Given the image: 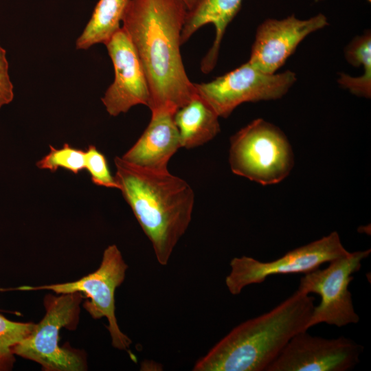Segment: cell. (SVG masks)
Returning a JSON list of instances; mask_svg holds the SVG:
<instances>
[{"instance_id": "6da1fadb", "label": "cell", "mask_w": 371, "mask_h": 371, "mask_svg": "<svg viewBox=\"0 0 371 371\" xmlns=\"http://www.w3.org/2000/svg\"><path fill=\"white\" fill-rule=\"evenodd\" d=\"M187 11L181 0H131L122 19L146 77L151 111L175 113L197 95L180 51Z\"/></svg>"}, {"instance_id": "7a4b0ae2", "label": "cell", "mask_w": 371, "mask_h": 371, "mask_svg": "<svg viewBox=\"0 0 371 371\" xmlns=\"http://www.w3.org/2000/svg\"><path fill=\"white\" fill-rule=\"evenodd\" d=\"M114 163L118 189L150 241L158 262L166 265L192 219V188L168 170L144 169L120 157Z\"/></svg>"}, {"instance_id": "3957f363", "label": "cell", "mask_w": 371, "mask_h": 371, "mask_svg": "<svg viewBox=\"0 0 371 371\" xmlns=\"http://www.w3.org/2000/svg\"><path fill=\"white\" fill-rule=\"evenodd\" d=\"M315 300L297 289L269 312L234 328L192 370L265 371L295 335L308 330Z\"/></svg>"}, {"instance_id": "277c9868", "label": "cell", "mask_w": 371, "mask_h": 371, "mask_svg": "<svg viewBox=\"0 0 371 371\" xmlns=\"http://www.w3.org/2000/svg\"><path fill=\"white\" fill-rule=\"evenodd\" d=\"M80 292L45 295V313L32 332L13 348L16 356L33 361L45 371H83L87 368L84 350L59 345L60 331L75 330L80 320Z\"/></svg>"}, {"instance_id": "5b68a950", "label": "cell", "mask_w": 371, "mask_h": 371, "mask_svg": "<svg viewBox=\"0 0 371 371\" xmlns=\"http://www.w3.org/2000/svg\"><path fill=\"white\" fill-rule=\"evenodd\" d=\"M229 162L235 175L267 186L278 183L289 175L294 157L284 133L258 118L230 138Z\"/></svg>"}, {"instance_id": "8992f818", "label": "cell", "mask_w": 371, "mask_h": 371, "mask_svg": "<svg viewBox=\"0 0 371 371\" xmlns=\"http://www.w3.org/2000/svg\"><path fill=\"white\" fill-rule=\"evenodd\" d=\"M127 269L128 265L118 247L115 245H111L104 249L99 267L79 280L41 286H21L5 290H47L56 294L80 292L87 297L82 306L93 319L106 318V328L110 333L113 347L126 350L132 341L121 331L117 322L115 292L124 282Z\"/></svg>"}, {"instance_id": "52a82bcc", "label": "cell", "mask_w": 371, "mask_h": 371, "mask_svg": "<svg viewBox=\"0 0 371 371\" xmlns=\"http://www.w3.org/2000/svg\"><path fill=\"white\" fill-rule=\"evenodd\" d=\"M370 252V249L350 252L329 262L327 267L317 268L300 278L297 290L321 297L319 304L313 309L308 329L323 322L342 327L359 322L348 286L354 278L352 275L360 270L361 261Z\"/></svg>"}, {"instance_id": "ba28073f", "label": "cell", "mask_w": 371, "mask_h": 371, "mask_svg": "<svg viewBox=\"0 0 371 371\" xmlns=\"http://www.w3.org/2000/svg\"><path fill=\"white\" fill-rule=\"evenodd\" d=\"M296 80L295 73L290 70L267 74L247 61L210 82L194 85L197 94L225 118L243 103L282 98Z\"/></svg>"}, {"instance_id": "9c48e42d", "label": "cell", "mask_w": 371, "mask_h": 371, "mask_svg": "<svg viewBox=\"0 0 371 371\" xmlns=\"http://www.w3.org/2000/svg\"><path fill=\"white\" fill-rule=\"evenodd\" d=\"M337 232L288 251L283 256L270 262H261L243 256L230 262L231 271L225 284L232 295L240 293L247 286L263 282L270 276L306 273L322 264L348 255Z\"/></svg>"}, {"instance_id": "30bf717a", "label": "cell", "mask_w": 371, "mask_h": 371, "mask_svg": "<svg viewBox=\"0 0 371 371\" xmlns=\"http://www.w3.org/2000/svg\"><path fill=\"white\" fill-rule=\"evenodd\" d=\"M363 346L344 336L326 339L307 330L295 335L265 371H348Z\"/></svg>"}, {"instance_id": "8fae6325", "label": "cell", "mask_w": 371, "mask_h": 371, "mask_svg": "<svg viewBox=\"0 0 371 371\" xmlns=\"http://www.w3.org/2000/svg\"><path fill=\"white\" fill-rule=\"evenodd\" d=\"M114 69V80L102 102L107 113L117 116L133 106L148 107L150 91L138 55L126 33L121 27L104 43Z\"/></svg>"}, {"instance_id": "7c38bea8", "label": "cell", "mask_w": 371, "mask_h": 371, "mask_svg": "<svg viewBox=\"0 0 371 371\" xmlns=\"http://www.w3.org/2000/svg\"><path fill=\"white\" fill-rule=\"evenodd\" d=\"M327 25V18L322 13L306 19L295 14L267 19L257 28L248 61L265 73L275 74L307 36Z\"/></svg>"}, {"instance_id": "4fadbf2b", "label": "cell", "mask_w": 371, "mask_h": 371, "mask_svg": "<svg viewBox=\"0 0 371 371\" xmlns=\"http://www.w3.org/2000/svg\"><path fill=\"white\" fill-rule=\"evenodd\" d=\"M175 113L168 110L151 111L150 121L134 145L121 157L144 169L167 171L168 164L181 148L174 120Z\"/></svg>"}, {"instance_id": "5bb4252c", "label": "cell", "mask_w": 371, "mask_h": 371, "mask_svg": "<svg viewBox=\"0 0 371 371\" xmlns=\"http://www.w3.org/2000/svg\"><path fill=\"white\" fill-rule=\"evenodd\" d=\"M243 0H198L187 11L181 31V44L185 43L199 28L212 23L216 30L213 45L201 63L203 73L210 72L217 62L221 43L228 25L240 10Z\"/></svg>"}, {"instance_id": "9a60e30c", "label": "cell", "mask_w": 371, "mask_h": 371, "mask_svg": "<svg viewBox=\"0 0 371 371\" xmlns=\"http://www.w3.org/2000/svg\"><path fill=\"white\" fill-rule=\"evenodd\" d=\"M219 116L198 94L177 110L174 120L181 148L190 149L203 145L220 132Z\"/></svg>"}, {"instance_id": "2e32d148", "label": "cell", "mask_w": 371, "mask_h": 371, "mask_svg": "<svg viewBox=\"0 0 371 371\" xmlns=\"http://www.w3.org/2000/svg\"><path fill=\"white\" fill-rule=\"evenodd\" d=\"M131 0H99L93 14L76 41L77 49H87L104 44L121 29L122 21Z\"/></svg>"}, {"instance_id": "e0dca14e", "label": "cell", "mask_w": 371, "mask_h": 371, "mask_svg": "<svg viewBox=\"0 0 371 371\" xmlns=\"http://www.w3.org/2000/svg\"><path fill=\"white\" fill-rule=\"evenodd\" d=\"M34 324L12 321L0 314V371L13 368L16 361L13 348L32 332Z\"/></svg>"}, {"instance_id": "ac0fdd59", "label": "cell", "mask_w": 371, "mask_h": 371, "mask_svg": "<svg viewBox=\"0 0 371 371\" xmlns=\"http://www.w3.org/2000/svg\"><path fill=\"white\" fill-rule=\"evenodd\" d=\"M85 150L65 143L60 148L49 146V152L39 159L36 165L41 170L52 172L63 168L76 175L85 170Z\"/></svg>"}, {"instance_id": "d6986e66", "label": "cell", "mask_w": 371, "mask_h": 371, "mask_svg": "<svg viewBox=\"0 0 371 371\" xmlns=\"http://www.w3.org/2000/svg\"><path fill=\"white\" fill-rule=\"evenodd\" d=\"M85 170L89 173L92 182L96 186L118 189L106 157L93 145H89L85 150Z\"/></svg>"}, {"instance_id": "ffe728a7", "label": "cell", "mask_w": 371, "mask_h": 371, "mask_svg": "<svg viewBox=\"0 0 371 371\" xmlns=\"http://www.w3.org/2000/svg\"><path fill=\"white\" fill-rule=\"evenodd\" d=\"M345 58L348 63L362 66L366 74L371 76V34L366 32L356 36L346 47Z\"/></svg>"}, {"instance_id": "44dd1931", "label": "cell", "mask_w": 371, "mask_h": 371, "mask_svg": "<svg viewBox=\"0 0 371 371\" xmlns=\"http://www.w3.org/2000/svg\"><path fill=\"white\" fill-rule=\"evenodd\" d=\"M14 98V87L9 75L6 52L0 45V109Z\"/></svg>"}, {"instance_id": "7402d4cb", "label": "cell", "mask_w": 371, "mask_h": 371, "mask_svg": "<svg viewBox=\"0 0 371 371\" xmlns=\"http://www.w3.org/2000/svg\"><path fill=\"white\" fill-rule=\"evenodd\" d=\"M182 2L186 5L188 10H190L192 9L194 5L196 4V3L198 1V0H181Z\"/></svg>"}]
</instances>
